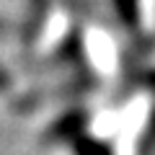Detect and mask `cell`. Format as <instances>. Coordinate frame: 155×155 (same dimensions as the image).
<instances>
[{
  "label": "cell",
  "instance_id": "6da1fadb",
  "mask_svg": "<svg viewBox=\"0 0 155 155\" xmlns=\"http://www.w3.org/2000/svg\"><path fill=\"white\" fill-rule=\"evenodd\" d=\"M83 127H85V114L83 111H72V114L62 116L60 122L49 129V137L52 140H75L83 132Z\"/></svg>",
  "mask_w": 155,
  "mask_h": 155
},
{
  "label": "cell",
  "instance_id": "7a4b0ae2",
  "mask_svg": "<svg viewBox=\"0 0 155 155\" xmlns=\"http://www.w3.org/2000/svg\"><path fill=\"white\" fill-rule=\"evenodd\" d=\"M72 147H75L78 155H114L111 147L101 140H91V137H83V134H78L72 140Z\"/></svg>",
  "mask_w": 155,
  "mask_h": 155
},
{
  "label": "cell",
  "instance_id": "3957f363",
  "mask_svg": "<svg viewBox=\"0 0 155 155\" xmlns=\"http://www.w3.org/2000/svg\"><path fill=\"white\" fill-rule=\"evenodd\" d=\"M8 88V78H5V72L0 70V91H5Z\"/></svg>",
  "mask_w": 155,
  "mask_h": 155
},
{
  "label": "cell",
  "instance_id": "277c9868",
  "mask_svg": "<svg viewBox=\"0 0 155 155\" xmlns=\"http://www.w3.org/2000/svg\"><path fill=\"white\" fill-rule=\"evenodd\" d=\"M150 85H155V72H153V75H150Z\"/></svg>",
  "mask_w": 155,
  "mask_h": 155
}]
</instances>
